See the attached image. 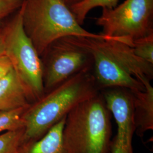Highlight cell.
I'll list each match as a JSON object with an SVG mask.
<instances>
[{
	"instance_id": "1",
	"label": "cell",
	"mask_w": 153,
	"mask_h": 153,
	"mask_svg": "<svg viewBox=\"0 0 153 153\" xmlns=\"http://www.w3.org/2000/svg\"><path fill=\"white\" fill-rule=\"evenodd\" d=\"M100 93L91 69L76 74L45 93L30 104L22 115L23 142L43 136L78 105Z\"/></svg>"
},
{
	"instance_id": "2",
	"label": "cell",
	"mask_w": 153,
	"mask_h": 153,
	"mask_svg": "<svg viewBox=\"0 0 153 153\" xmlns=\"http://www.w3.org/2000/svg\"><path fill=\"white\" fill-rule=\"evenodd\" d=\"M21 10L25 31L40 56L49 44L65 37L112 39L84 29L61 0H25Z\"/></svg>"
},
{
	"instance_id": "3",
	"label": "cell",
	"mask_w": 153,
	"mask_h": 153,
	"mask_svg": "<svg viewBox=\"0 0 153 153\" xmlns=\"http://www.w3.org/2000/svg\"><path fill=\"white\" fill-rule=\"evenodd\" d=\"M111 115L101 92L78 105L66 117L63 142L68 153H109Z\"/></svg>"
},
{
	"instance_id": "4",
	"label": "cell",
	"mask_w": 153,
	"mask_h": 153,
	"mask_svg": "<svg viewBox=\"0 0 153 153\" xmlns=\"http://www.w3.org/2000/svg\"><path fill=\"white\" fill-rule=\"evenodd\" d=\"M5 55L25 88L31 104L44 95L40 56L25 33L21 8L4 25Z\"/></svg>"
},
{
	"instance_id": "5",
	"label": "cell",
	"mask_w": 153,
	"mask_h": 153,
	"mask_svg": "<svg viewBox=\"0 0 153 153\" xmlns=\"http://www.w3.org/2000/svg\"><path fill=\"white\" fill-rule=\"evenodd\" d=\"M95 19L102 35L129 45L153 34V0H126L112 9H103Z\"/></svg>"
},
{
	"instance_id": "6",
	"label": "cell",
	"mask_w": 153,
	"mask_h": 153,
	"mask_svg": "<svg viewBox=\"0 0 153 153\" xmlns=\"http://www.w3.org/2000/svg\"><path fill=\"white\" fill-rule=\"evenodd\" d=\"M40 58L45 93L76 74L93 69L92 55L70 36L59 39L49 44Z\"/></svg>"
},
{
	"instance_id": "7",
	"label": "cell",
	"mask_w": 153,
	"mask_h": 153,
	"mask_svg": "<svg viewBox=\"0 0 153 153\" xmlns=\"http://www.w3.org/2000/svg\"><path fill=\"white\" fill-rule=\"evenodd\" d=\"M76 44L84 47L92 55L93 73L99 90L109 88H126L131 93L145 90V86L127 71L119 61L98 44L97 39L70 36Z\"/></svg>"
},
{
	"instance_id": "8",
	"label": "cell",
	"mask_w": 153,
	"mask_h": 153,
	"mask_svg": "<svg viewBox=\"0 0 153 153\" xmlns=\"http://www.w3.org/2000/svg\"><path fill=\"white\" fill-rule=\"evenodd\" d=\"M101 91L117 125V133L111 140L109 153H133L132 142L136 126L133 94L123 88H109Z\"/></svg>"
},
{
	"instance_id": "9",
	"label": "cell",
	"mask_w": 153,
	"mask_h": 153,
	"mask_svg": "<svg viewBox=\"0 0 153 153\" xmlns=\"http://www.w3.org/2000/svg\"><path fill=\"white\" fill-rule=\"evenodd\" d=\"M31 104L25 88L12 69L0 79V111L27 108Z\"/></svg>"
},
{
	"instance_id": "10",
	"label": "cell",
	"mask_w": 153,
	"mask_h": 153,
	"mask_svg": "<svg viewBox=\"0 0 153 153\" xmlns=\"http://www.w3.org/2000/svg\"><path fill=\"white\" fill-rule=\"evenodd\" d=\"M141 82L145 86V90L132 93L135 133L140 137L153 129V88L150 81L144 80Z\"/></svg>"
},
{
	"instance_id": "11",
	"label": "cell",
	"mask_w": 153,
	"mask_h": 153,
	"mask_svg": "<svg viewBox=\"0 0 153 153\" xmlns=\"http://www.w3.org/2000/svg\"><path fill=\"white\" fill-rule=\"evenodd\" d=\"M66 117L53 126L38 140L23 142L17 153H68L62 137Z\"/></svg>"
},
{
	"instance_id": "12",
	"label": "cell",
	"mask_w": 153,
	"mask_h": 153,
	"mask_svg": "<svg viewBox=\"0 0 153 153\" xmlns=\"http://www.w3.org/2000/svg\"><path fill=\"white\" fill-rule=\"evenodd\" d=\"M119 0H85L79 4L72 6L70 9L76 16L79 24L82 26L88 13L95 7L112 9L116 7Z\"/></svg>"
},
{
	"instance_id": "13",
	"label": "cell",
	"mask_w": 153,
	"mask_h": 153,
	"mask_svg": "<svg viewBox=\"0 0 153 153\" xmlns=\"http://www.w3.org/2000/svg\"><path fill=\"white\" fill-rule=\"evenodd\" d=\"M24 133L22 128L0 134V153H17L24 141Z\"/></svg>"
},
{
	"instance_id": "14",
	"label": "cell",
	"mask_w": 153,
	"mask_h": 153,
	"mask_svg": "<svg viewBox=\"0 0 153 153\" xmlns=\"http://www.w3.org/2000/svg\"><path fill=\"white\" fill-rule=\"evenodd\" d=\"M27 108L0 111V133L24 128L22 116Z\"/></svg>"
},
{
	"instance_id": "15",
	"label": "cell",
	"mask_w": 153,
	"mask_h": 153,
	"mask_svg": "<svg viewBox=\"0 0 153 153\" xmlns=\"http://www.w3.org/2000/svg\"><path fill=\"white\" fill-rule=\"evenodd\" d=\"M129 46L137 57L153 65V34L133 40Z\"/></svg>"
},
{
	"instance_id": "16",
	"label": "cell",
	"mask_w": 153,
	"mask_h": 153,
	"mask_svg": "<svg viewBox=\"0 0 153 153\" xmlns=\"http://www.w3.org/2000/svg\"><path fill=\"white\" fill-rule=\"evenodd\" d=\"M24 1L25 0H0V27L4 26L7 18L21 7Z\"/></svg>"
},
{
	"instance_id": "17",
	"label": "cell",
	"mask_w": 153,
	"mask_h": 153,
	"mask_svg": "<svg viewBox=\"0 0 153 153\" xmlns=\"http://www.w3.org/2000/svg\"><path fill=\"white\" fill-rule=\"evenodd\" d=\"M13 69L11 62L9 59L4 55L0 57V79L10 72Z\"/></svg>"
},
{
	"instance_id": "18",
	"label": "cell",
	"mask_w": 153,
	"mask_h": 153,
	"mask_svg": "<svg viewBox=\"0 0 153 153\" xmlns=\"http://www.w3.org/2000/svg\"><path fill=\"white\" fill-rule=\"evenodd\" d=\"M3 26L0 27V57L5 55V34Z\"/></svg>"
},
{
	"instance_id": "19",
	"label": "cell",
	"mask_w": 153,
	"mask_h": 153,
	"mask_svg": "<svg viewBox=\"0 0 153 153\" xmlns=\"http://www.w3.org/2000/svg\"><path fill=\"white\" fill-rule=\"evenodd\" d=\"M61 1L63 2L66 5L70 8L72 6L79 4L85 0H61Z\"/></svg>"
}]
</instances>
